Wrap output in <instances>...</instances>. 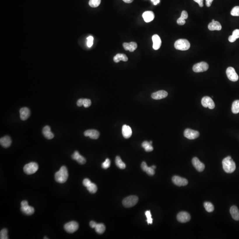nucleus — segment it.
<instances>
[{
    "instance_id": "obj_34",
    "label": "nucleus",
    "mask_w": 239,
    "mask_h": 239,
    "mask_svg": "<svg viewBox=\"0 0 239 239\" xmlns=\"http://www.w3.org/2000/svg\"><path fill=\"white\" fill-rule=\"evenodd\" d=\"M204 206L205 210L208 212H212L214 210V209L213 205L211 203H210V202H205V203H204Z\"/></svg>"
},
{
    "instance_id": "obj_51",
    "label": "nucleus",
    "mask_w": 239,
    "mask_h": 239,
    "mask_svg": "<svg viewBox=\"0 0 239 239\" xmlns=\"http://www.w3.org/2000/svg\"><path fill=\"white\" fill-rule=\"evenodd\" d=\"M123 1L126 3H131L133 1V0H123Z\"/></svg>"
},
{
    "instance_id": "obj_24",
    "label": "nucleus",
    "mask_w": 239,
    "mask_h": 239,
    "mask_svg": "<svg viewBox=\"0 0 239 239\" xmlns=\"http://www.w3.org/2000/svg\"><path fill=\"white\" fill-rule=\"evenodd\" d=\"M141 168L142 170L146 172L147 174L149 175L152 176V175L155 174V169H154L151 167H148L145 162H143L142 163H141Z\"/></svg>"
},
{
    "instance_id": "obj_31",
    "label": "nucleus",
    "mask_w": 239,
    "mask_h": 239,
    "mask_svg": "<svg viewBox=\"0 0 239 239\" xmlns=\"http://www.w3.org/2000/svg\"><path fill=\"white\" fill-rule=\"evenodd\" d=\"M95 228L96 232L99 234L103 233L105 230V226L102 223L97 224Z\"/></svg>"
},
{
    "instance_id": "obj_39",
    "label": "nucleus",
    "mask_w": 239,
    "mask_h": 239,
    "mask_svg": "<svg viewBox=\"0 0 239 239\" xmlns=\"http://www.w3.org/2000/svg\"><path fill=\"white\" fill-rule=\"evenodd\" d=\"M231 14L233 16H239V6H235L232 9Z\"/></svg>"
},
{
    "instance_id": "obj_15",
    "label": "nucleus",
    "mask_w": 239,
    "mask_h": 239,
    "mask_svg": "<svg viewBox=\"0 0 239 239\" xmlns=\"http://www.w3.org/2000/svg\"><path fill=\"white\" fill-rule=\"evenodd\" d=\"M84 134L85 137H90V138L95 139H98L100 136L99 132L95 129H90V130H86L84 132Z\"/></svg>"
},
{
    "instance_id": "obj_52",
    "label": "nucleus",
    "mask_w": 239,
    "mask_h": 239,
    "mask_svg": "<svg viewBox=\"0 0 239 239\" xmlns=\"http://www.w3.org/2000/svg\"><path fill=\"white\" fill-rule=\"evenodd\" d=\"M160 2V0H157L156 1H155V2H153V4H154V5H157Z\"/></svg>"
},
{
    "instance_id": "obj_44",
    "label": "nucleus",
    "mask_w": 239,
    "mask_h": 239,
    "mask_svg": "<svg viewBox=\"0 0 239 239\" xmlns=\"http://www.w3.org/2000/svg\"><path fill=\"white\" fill-rule=\"evenodd\" d=\"M181 17L184 19L186 20L187 19L188 17V14L187 12L186 11H183L182 13Z\"/></svg>"
},
{
    "instance_id": "obj_9",
    "label": "nucleus",
    "mask_w": 239,
    "mask_h": 239,
    "mask_svg": "<svg viewBox=\"0 0 239 239\" xmlns=\"http://www.w3.org/2000/svg\"><path fill=\"white\" fill-rule=\"evenodd\" d=\"M199 132L198 131L187 128L184 131V135L185 137L190 139H194L198 137Z\"/></svg>"
},
{
    "instance_id": "obj_41",
    "label": "nucleus",
    "mask_w": 239,
    "mask_h": 239,
    "mask_svg": "<svg viewBox=\"0 0 239 239\" xmlns=\"http://www.w3.org/2000/svg\"><path fill=\"white\" fill-rule=\"evenodd\" d=\"M91 104V101L90 99H83V105L84 107L88 108L90 106Z\"/></svg>"
},
{
    "instance_id": "obj_35",
    "label": "nucleus",
    "mask_w": 239,
    "mask_h": 239,
    "mask_svg": "<svg viewBox=\"0 0 239 239\" xmlns=\"http://www.w3.org/2000/svg\"><path fill=\"white\" fill-rule=\"evenodd\" d=\"M101 2V0H90L89 6L93 8L97 7L100 5Z\"/></svg>"
},
{
    "instance_id": "obj_7",
    "label": "nucleus",
    "mask_w": 239,
    "mask_h": 239,
    "mask_svg": "<svg viewBox=\"0 0 239 239\" xmlns=\"http://www.w3.org/2000/svg\"><path fill=\"white\" fill-rule=\"evenodd\" d=\"M79 225L77 222L72 221L64 225V229L66 232L72 233L76 232L78 228Z\"/></svg>"
},
{
    "instance_id": "obj_1",
    "label": "nucleus",
    "mask_w": 239,
    "mask_h": 239,
    "mask_svg": "<svg viewBox=\"0 0 239 239\" xmlns=\"http://www.w3.org/2000/svg\"><path fill=\"white\" fill-rule=\"evenodd\" d=\"M222 165L224 170L227 173H232L236 168L235 163L230 156L225 158L223 160Z\"/></svg>"
},
{
    "instance_id": "obj_6",
    "label": "nucleus",
    "mask_w": 239,
    "mask_h": 239,
    "mask_svg": "<svg viewBox=\"0 0 239 239\" xmlns=\"http://www.w3.org/2000/svg\"><path fill=\"white\" fill-rule=\"evenodd\" d=\"M21 210L25 214L31 215L34 214V208L29 206L27 201H23L21 203Z\"/></svg>"
},
{
    "instance_id": "obj_27",
    "label": "nucleus",
    "mask_w": 239,
    "mask_h": 239,
    "mask_svg": "<svg viewBox=\"0 0 239 239\" xmlns=\"http://www.w3.org/2000/svg\"><path fill=\"white\" fill-rule=\"evenodd\" d=\"M230 212L234 220L239 221V211L236 206H232L230 208Z\"/></svg>"
},
{
    "instance_id": "obj_36",
    "label": "nucleus",
    "mask_w": 239,
    "mask_h": 239,
    "mask_svg": "<svg viewBox=\"0 0 239 239\" xmlns=\"http://www.w3.org/2000/svg\"><path fill=\"white\" fill-rule=\"evenodd\" d=\"M145 214L147 218V221L148 224H152V222H153V219L151 217V214L150 211H146L145 212Z\"/></svg>"
},
{
    "instance_id": "obj_12",
    "label": "nucleus",
    "mask_w": 239,
    "mask_h": 239,
    "mask_svg": "<svg viewBox=\"0 0 239 239\" xmlns=\"http://www.w3.org/2000/svg\"><path fill=\"white\" fill-rule=\"evenodd\" d=\"M172 182L176 186H185L188 184V181L186 179L179 176H174L172 179Z\"/></svg>"
},
{
    "instance_id": "obj_17",
    "label": "nucleus",
    "mask_w": 239,
    "mask_h": 239,
    "mask_svg": "<svg viewBox=\"0 0 239 239\" xmlns=\"http://www.w3.org/2000/svg\"><path fill=\"white\" fill-rule=\"evenodd\" d=\"M152 41H153V48L155 50H157L161 46V38L158 35L156 34L153 35L152 37Z\"/></svg>"
},
{
    "instance_id": "obj_4",
    "label": "nucleus",
    "mask_w": 239,
    "mask_h": 239,
    "mask_svg": "<svg viewBox=\"0 0 239 239\" xmlns=\"http://www.w3.org/2000/svg\"><path fill=\"white\" fill-rule=\"evenodd\" d=\"M138 202V198L135 195L128 196L125 198L122 204L125 207L130 208L136 205Z\"/></svg>"
},
{
    "instance_id": "obj_28",
    "label": "nucleus",
    "mask_w": 239,
    "mask_h": 239,
    "mask_svg": "<svg viewBox=\"0 0 239 239\" xmlns=\"http://www.w3.org/2000/svg\"><path fill=\"white\" fill-rule=\"evenodd\" d=\"M126 62L128 60V58L126 55L124 54H117L114 57V61L115 62L117 63L120 61Z\"/></svg>"
},
{
    "instance_id": "obj_11",
    "label": "nucleus",
    "mask_w": 239,
    "mask_h": 239,
    "mask_svg": "<svg viewBox=\"0 0 239 239\" xmlns=\"http://www.w3.org/2000/svg\"><path fill=\"white\" fill-rule=\"evenodd\" d=\"M202 105L205 108H209L210 109H214L215 107V103L211 97L208 96L203 97L201 101Z\"/></svg>"
},
{
    "instance_id": "obj_29",
    "label": "nucleus",
    "mask_w": 239,
    "mask_h": 239,
    "mask_svg": "<svg viewBox=\"0 0 239 239\" xmlns=\"http://www.w3.org/2000/svg\"><path fill=\"white\" fill-rule=\"evenodd\" d=\"M152 142H148L147 141H145L143 142L142 144V146L146 151L147 152H150L153 150V148L152 146Z\"/></svg>"
},
{
    "instance_id": "obj_53",
    "label": "nucleus",
    "mask_w": 239,
    "mask_h": 239,
    "mask_svg": "<svg viewBox=\"0 0 239 239\" xmlns=\"http://www.w3.org/2000/svg\"><path fill=\"white\" fill-rule=\"evenodd\" d=\"M151 167H152L154 169H155L156 168V167L155 166H152Z\"/></svg>"
},
{
    "instance_id": "obj_55",
    "label": "nucleus",
    "mask_w": 239,
    "mask_h": 239,
    "mask_svg": "<svg viewBox=\"0 0 239 239\" xmlns=\"http://www.w3.org/2000/svg\"><path fill=\"white\" fill-rule=\"evenodd\" d=\"M214 21H215L213 19V20H212V22H214Z\"/></svg>"
},
{
    "instance_id": "obj_43",
    "label": "nucleus",
    "mask_w": 239,
    "mask_h": 239,
    "mask_svg": "<svg viewBox=\"0 0 239 239\" xmlns=\"http://www.w3.org/2000/svg\"><path fill=\"white\" fill-rule=\"evenodd\" d=\"M91 182V181L89 179H85L83 181V185L87 187V186Z\"/></svg>"
},
{
    "instance_id": "obj_21",
    "label": "nucleus",
    "mask_w": 239,
    "mask_h": 239,
    "mask_svg": "<svg viewBox=\"0 0 239 239\" xmlns=\"http://www.w3.org/2000/svg\"><path fill=\"white\" fill-rule=\"evenodd\" d=\"M123 46L126 50H129L130 52L134 51L137 48V44L136 42H134L124 43L123 44Z\"/></svg>"
},
{
    "instance_id": "obj_38",
    "label": "nucleus",
    "mask_w": 239,
    "mask_h": 239,
    "mask_svg": "<svg viewBox=\"0 0 239 239\" xmlns=\"http://www.w3.org/2000/svg\"><path fill=\"white\" fill-rule=\"evenodd\" d=\"M111 164L110 159L109 158H106L105 161L102 164V167L104 169H107L109 168Z\"/></svg>"
},
{
    "instance_id": "obj_42",
    "label": "nucleus",
    "mask_w": 239,
    "mask_h": 239,
    "mask_svg": "<svg viewBox=\"0 0 239 239\" xmlns=\"http://www.w3.org/2000/svg\"><path fill=\"white\" fill-rule=\"evenodd\" d=\"M177 22L178 25H185L186 21H185V19L180 17L177 20Z\"/></svg>"
},
{
    "instance_id": "obj_40",
    "label": "nucleus",
    "mask_w": 239,
    "mask_h": 239,
    "mask_svg": "<svg viewBox=\"0 0 239 239\" xmlns=\"http://www.w3.org/2000/svg\"><path fill=\"white\" fill-rule=\"evenodd\" d=\"M87 45L89 48H91L94 42V37L92 36H90L87 38Z\"/></svg>"
},
{
    "instance_id": "obj_32",
    "label": "nucleus",
    "mask_w": 239,
    "mask_h": 239,
    "mask_svg": "<svg viewBox=\"0 0 239 239\" xmlns=\"http://www.w3.org/2000/svg\"><path fill=\"white\" fill-rule=\"evenodd\" d=\"M232 111L234 114L239 113V100H235L233 103Z\"/></svg>"
},
{
    "instance_id": "obj_19",
    "label": "nucleus",
    "mask_w": 239,
    "mask_h": 239,
    "mask_svg": "<svg viewBox=\"0 0 239 239\" xmlns=\"http://www.w3.org/2000/svg\"><path fill=\"white\" fill-rule=\"evenodd\" d=\"M143 18L145 22L146 23H149L151 22L154 20L155 18V14L152 11H146L143 13Z\"/></svg>"
},
{
    "instance_id": "obj_2",
    "label": "nucleus",
    "mask_w": 239,
    "mask_h": 239,
    "mask_svg": "<svg viewBox=\"0 0 239 239\" xmlns=\"http://www.w3.org/2000/svg\"><path fill=\"white\" fill-rule=\"evenodd\" d=\"M68 178V170L65 166H62L55 175V180L60 183H65L67 181Z\"/></svg>"
},
{
    "instance_id": "obj_50",
    "label": "nucleus",
    "mask_w": 239,
    "mask_h": 239,
    "mask_svg": "<svg viewBox=\"0 0 239 239\" xmlns=\"http://www.w3.org/2000/svg\"><path fill=\"white\" fill-rule=\"evenodd\" d=\"M214 0H205L206 1V5L207 7H210L212 3V1Z\"/></svg>"
},
{
    "instance_id": "obj_30",
    "label": "nucleus",
    "mask_w": 239,
    "mask_h": 239,
    "mask_svg": "<svg viewBox=\"0 0 239 239\" xmlns=\"http://www.w3.org/2000/svg\"><path fill=\"white\" fill-rule=\"evenodd\" d=\"M115 163L116 166L121 169H124L125 168V164L122 161L120 157L119 156H117L116 158Z\"/></svg>"
},
{
    "instance_id": "obj_26",
    "label": "nucleus",
    "mask_w": 239,
    "mask_h": 239,
    "mask_svg": "<svg viewBox=\"0 0 239 239\" xmlns=\"http://www.w3.org/2000/svg\"><path fill=\"white\" fill-rule=\"evenodd\" d=\"M208 29L210 31H220L221 29V24L217 21H214L210 23L208 25Z\"/></svg>"
},
{
    "instance_id": "obj_25",
    "label": "nucleus",
    "mask_w": 239,
    "mask_h": 239,
    "mask_svg": "<svg viewBox=\"0 0 239 239\" xmlns=\"http://www.w3.org/2000/svg\"><path fill=\"white\" fill-rule=\"evenodd\" d=\"M43 134L47 139H52L54 137V135L51 132L50 128L49 126H46L43 129Z\"/></svg>"
},
{
    "instance_id": "obj_37",
    "label": "nucleus",
    "mask_w": 239,
    "mask_h": 239,
    "mask_svg": "<svg viewBox=\"0 0 239 239\" xmlns=\"http://www.w3.org/2000/svg\"><path fill=\"white\" fill-rule=\"evenodd\" d=\"M0 238L1 239H8V230L6 228L2 229L0 232Z\"/></svg>"
},
{
    "instance_id": "obj_3",
    "label": "nucleus",
    "mask_w": 239,
    "mask_h": 239,
    "mask_svg": "<svg viewBox=\"0 0 239 239\" xmlns=\"http://www.w3.org/2000/svg\"><path fill=\"white\" fill-rule=\"evenodd\" d=\"M190 47L191 44L187 39H178L175 43V49L179 50H186L190 48Z\"/></svg>"
},
{
    "instance_id": "obj_48",
    "label": "nucleus",
    "mask_w": 239,
    "mask_h": 239,
    "mask_svg": "<svg viewBox=\"0 0 239 239\" xmlns=\"http://www.w3.org/2000/svg\"><path fill=\"white\" fill-rule=\"evenodd\" d=\"M236 39L233 35L229 36L228 37V41L230 42L233 43L236 41Z\"/></svg>"
},
{
    "instance_id": "obj_23",
    "label": "nucleus",
    "mask_w": 239,
    "mask_h": 239,
    "mask_svg": "<svg viewBox=\"0 0 239 239\" xmlns=\"http://www.w3.org/2000/svg\"><path fill=\"white\" fill-rule=\"evenodd\" d=\"M0 143L2 147L5 148H8L11 145L12 140L9 136H6L1 138Z\"/></svg>"
},
{
    "instance_id": "obj_18",
    "label": "nucleus",
    "mask_w": 239,
    "mask_h": 239,
    "mask_svg": "<svg viewBox=\"0 0 239 239\" xmlns=\"http://www.w3.org/2000/svg\"><path fill=\"white\" fill-rule=\"evenodd\" d=\"M20 119L22 121L26 120L29 117L30 115V111L28 108H22L20 110Z\"/></svg>"
},
{
    "instance_id": "obj_10",
    "label": "nucleus",
    "mask_w": 239,
    "mask_h": 239,
    "mask_svg": "<svg viewBox=\"0 0 239 239\" xmlns=\"http://www.w3.org/2000/svg\"><path fill=\"white\" fill-rule=\"evenodd\" d=\"M226 74L228 78L232 82H236L239 79V76L235 72L234 68L229 67L227 69Z\"/></svg>"
},
{
    "instance_id": "obj_22",
    "label": "nucleus",
    "mask_w": 239,
    "mask_h": 239,
    "mask_svg": "<svg viewBox=\"0 0 239 239\" xmlns=\"http://www.w3.org/2000/svg\"><path fill=\"white\" fill-rule=\"evenodd\" d=\"M122 135L125 138H129L132 135V130L129 126L125 125L122 126Z\"/></svg>"
},
{
    "instance_id": "obj_45",
    "label": "nucleus",
    "mask_w": 239,
    "mask_h": 239,
    "mask_svg": "<svg viewBox=\"0 0 239 239\" xmlns=\"http://www.w3.org/2000/svg\"><path fill=\"white\" fill-rule=\"evenodd\" d=\"M233 36L235 38H239V29H235L233 32Z\"/></svg>"
},
{
    "instance_id": "obj_5",
    "label": "nucleus",
    "mask_w": 239,
    "mask_h": 239,
    "mask_svg": "<svg viewBox=\"0 0 239 239\" xmlns=\"http://www.w3.org/2000/svg\"><path fill=\"white\" fill-rule=\"evenodd\" d=\"M38 168L37 163L35 162H31L25 165L24 167V171L26 174L32 175L35 173L37 171Z\"/></svg>"
},
{
    "instance_id": "obj_13",
    "label": "nucleus",
    "mask_w": 239,
    "mask_h": 239,
    "mask_svg": "<svg viewBox=\"0 0 239 239\" xmlns=\"http://www.w3.org/2000/svg\"><path fill=\"white\" fill-rule=\"evenodd\" d=\"M191 218L190 214L186 212H181L177 215V220L180 222H187L190 221Z\"/></svg>"
},
{
    "instance_id": "obj_47",
    "label": "nucleus",
    "mask_w": 239,
    "mask_h": 239,
    "mask_svg": "<svg viewBox=\"0 0 239 239\" xmlns=\"http://www.w3.org/2000/svg\"><path fill=\"white\" fill-rule=\"evenodd\" d=\"M83 99L81 98V99H79L77 101V104L78 106L81 107V106H83Z\"/></svg>"
},
{
    "instance_id": "obj_16",
    "label": "nucleus",
    "mask_w": 239,
    "mask_h": 239,
    "mask_svg": "<svg viewBox=\"0 0 239 239\" xmlns=\"http://www.w3.org/2000/svg\"><path fill=\"white\" fill-rule=\"evenodd\" d=\"M168 93L165 90H159L154 93L151 95V97L155 100H160L167 97Z\"/></svg>"
},
{
    "instance_id": "obj_49",
    "label": "nucleus",
    "mask_w": 239,
    "mask_h": 239,
    "mask_svg": "<svg viewBox=\"0 0 239 239\" xmlns=\"http://www.w3.org/2000/svg\"><path fill=\"white\" fill-rule=\"evenodd\" d=\"M97 224V223H96L94 221H91L90 223V226L92 228H95Z\"/></svg>"
},
{
    "instance_id": "obj_54",
    "label": "nucleus",
    "mask_w": 239,
    "mask_h": 239,
    "mask_svg": "<svg viewBox=\"0 0 239 239\" xmlns=\"http://www.w3.org/2000/svg\"><path fill=\"white\" fill-rule=\"evenodd\" d=\"M151 1L153 2H155V1H156L157 0H151Z\"/></svg>"
},
{
    "instance_id": "obj_20",
    "label": "nucleus",
    "mask_w": 239,
    "mask_h": 239,
    "mask_svg": "<svg viewBox=\"0 0 239 239\" xmlns=\"http://www.w3.org/2000/svg\"><path fill=\"white\" fill-rule=\"evenodd\" d=\"M73 159L77 161L79 164H84L86 163V159L83 156L80 155L78 151H74L72 156Z\"/></svg>"
},
{
    "instance_id": "obj_14",
    "label": "nucleus",
    "mask_w": 239,
    "mask_h": 239,
    "mask_svg": "<svg viewBox=\"0 0 239 239\" xmlns=\"http://www.w3.org/2000/svg\"><path fill=\"white\" fill-rule=\"evenodd\" d=\"M192 162V164L193 167L199 172H202L205 168V165L203 163L201 162L198 158H193Z\"/></svg>"
},
{
    "instance_id": "obj_46",
    "label": "nucleus",
    "mask_w": 239,
    "mask_h": 239,
    "mask_svg": "<svg viewBox=\"0 0 239 239\" xmlns=\"http://www.w3.org/2000/svg\"><path fill=\"white\" fill-rule=\"evenodd\" d=\"M195 2L198 4L199 6L203 7V0H193Z\"/></svg>"
},
{
    "instance_id": "obj_33",
    "label": "nucleus",
    "mask_w": 239,
    "mask_h": 239,
    "mask_svg": "<svg viewBox=\"0 0 239 239\" xmlns=\"http://www.w3.org/2000/svg\"><path fill=\"white\" fill-rule=\"evenodd\" d=\"M86 188L88 191L91 193H95L97 191V186L95 184L92 182L87 186Z\"/></svg>"
},
{
    "instance_id": "obj_8",
    "label": "nucleus",
    "mask_w": 239,
    "mask_h": 239,
    "mask_svg": "<svg viewBox=\"0 0 239 239\" xmlns=\"http://www.w3.org/2000/svg\"><path fill=\"white\" fill-rule=\"evenodd\" d=\"M209 65L208 63L202 62L195 64L193 67V70L196 73L203 72L207 71Z\"/></svg>"
}]
</instances>
